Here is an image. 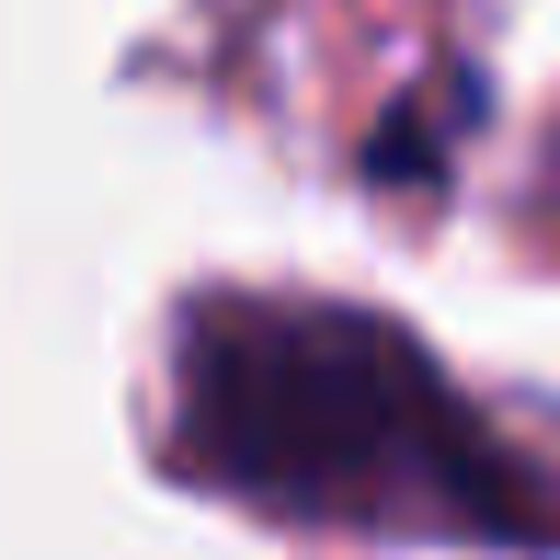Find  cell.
<instances>
[{
    "instance_id": "1",
    "label": "cell",
    "mask_w": 560,
    "mask_h": 560,
    "mask_svg": "<svg viewBox=\"0 0 560 560\" xmlns=\"http://www.w3.org/2000/svg\"><path fill=\"white\" fill-rule=\"evenodd\" d=\"M195 469L287 515L354 526H560L492 423L400 332L343 310H218L184 366Z\"/></svg>"
}]
</instances>
